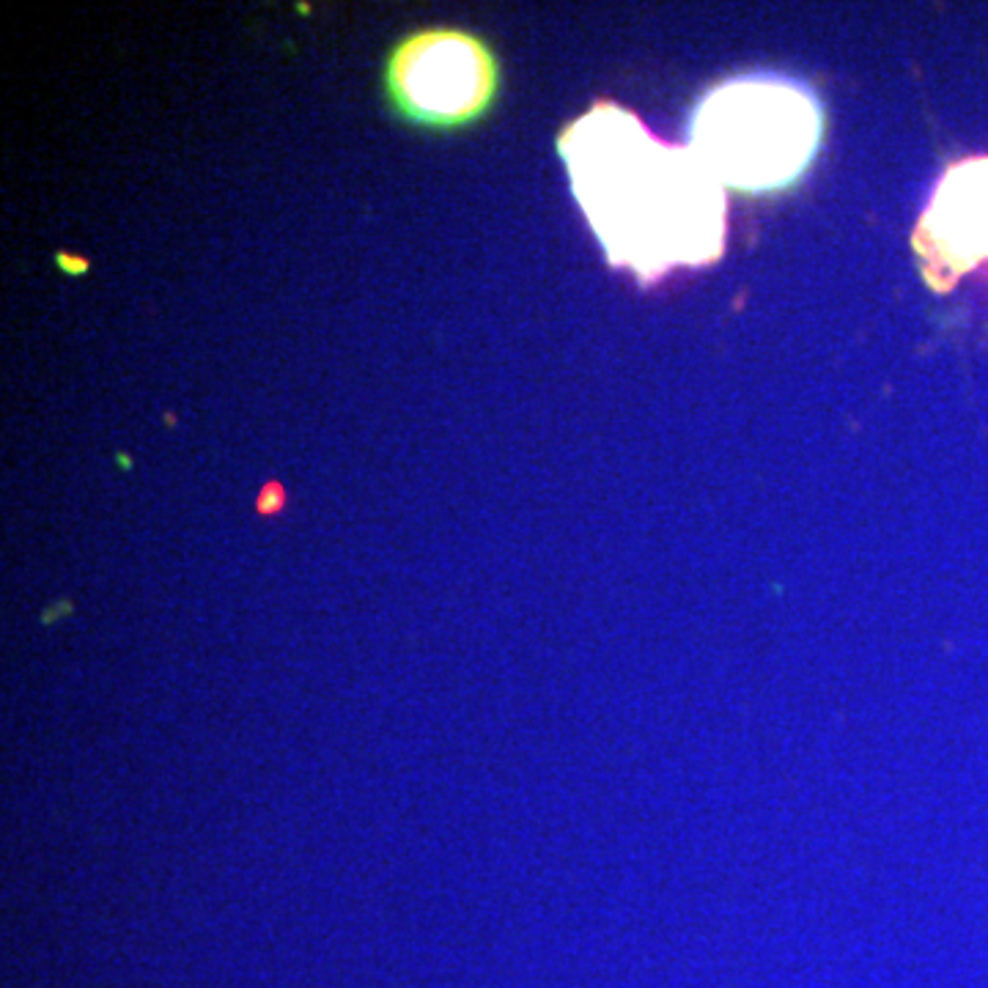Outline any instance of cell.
<instances>
[{
  "mask_svg": "<svg viewBox=\"0 0 988 988\" xmlns=\"http://www.w3.org/2000/svg\"><path fill=\"white\" fill-rule=\"evenodd\" d=\"M824 138L813 88L783 75H741L714 86L692 110L689 151L739 193H774L810 168Z\"/></svg>",
  "mask_w": 988,
  "mask_h": 988,
  "instance_id": "obj_2",
  "label": "cell"
},
{
  "mask_svg": "<svg viewBox=\"0 0 988 988\" xmlns=\"http://www.w3.org/2000/svg\"><path fill=\"white\" fill-rule=\"evenodd\" d=\"M390 105L409 124L464 127L481 119L497 94V61L475 33L429 28L404 36L385 66Z\"/></svg>",
  "mask_w": 988,
  "mask_h": 988,
  "instance_id": "obj_3",
  "label": "cell"
},
{
  "mask_svg": "<svg viewBox=\"0 0 988 988\" xmlns=\"http://www.w3.org/2000/svg\"><path fill=\"white\" fill-rule=\"evenodd\" d=\"M914 247L939 289L988 261V157L953 165L917 223Z\"/></svg>",
  "mask_w": 988,
  "mask_h": 988,
  "instance_id": "obj_4",
  "label": "cell"
},
{
  "mask_svg": "<svg viewBox=\"0 0 988 988\" xmlns=\"http://www.w3.org/2000/svg\"><path fill=\"white\" fill-rule=\"evenodd\" d=\"M571 193L607 264L656 283L722 256L728 201L689 146L659 140L615 102H596L560 132Z\"/></svg>",
  "mask_w": 988,
  "mask_h": 988,
  "instance_id": "obj_1",
  "label": "cell"
}]
</instances>
